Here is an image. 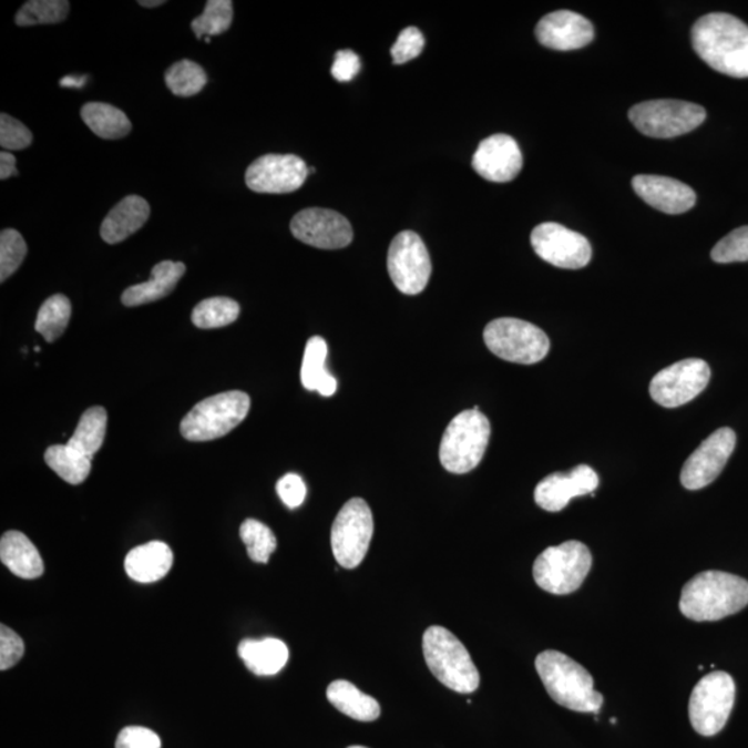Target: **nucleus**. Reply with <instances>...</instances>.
I'll use <instances>...</instances> for the list:
<instances>
[{
  "label": "nucleus",
  "mask_w": 748,
  "mask_h": 748,
  "mask_svg": "<svg viewBox=\"0 0 748 748\" xmlns=\"http://www.w3.org/2000/svg\"><path fill=\"white\" fill-rule=\"evenodd\" d=\"M32 143V133L24 124L8 114L0 115V146L4 150H24Z\"/></svg>",
  "instance_id": "ea45409f"
},
{
  "label": "nucleus",
  "mask_w": 748,
  "mask_h": 748,
  "mask_svg": "<svg viewBox=\"0 0 748 748\" xmlns=\"http://www.w3.org/2000/svg\"><path fill=\"white\" fill-rule=\"evenodd\" d=\"M598 488V475L591 465L580 464L568 473H553L536 485L534 498L537 506L546 512H560L571 499L590 495Z\"/></svg>",
  "instance_id": "6ab92c4d"
},
{
  "label": "nucleus",
  "mask_w": 748,
  "mask_h": 748,
  "mask_svg": "<svg viewBox=\"0 0 748 748\" xmlns=\"http://www.w3.org/2000/svg\"><path fill=\"white\" fill-rule=\"evenodd\" d=\"M69 11L66 0H30L16 14L14 21L19 27L55 24L64 21Z\"/></svg>",
  "instance_id": "72a5a7b5"
},
{
  "label": "nucleus",
  "mask_w": 748,
  "mask_h": 748,
  "mask_svg": "<svg viewBox=\"0 0 748 748\" xmlns=\"http://www.w3.org/2000/svg\"><path fill=\"white\" fill-rule=\"evenodd\" d=\"M629 121L643 135L670 139L695 131L707 119L701 105L682 100H650L629 110Z\"/></svg>",
  "instance_id": "9d476101"
},
{
  "label": "nucleus",
  "mask_w": 748,
  "mask_h": 748,
  "mask_svg": "<svg viewBox=\"0 0 748 748\" xmlns=\"http://www.w3.org/2000/svg\"><path fill=\"white\" fill-rule=\"evenodd\" d=\"M327 700L347 717L371 723L380 717L381 708L376 698L365 695L351 682L338 679L327 687Z\"/></svg>",
  "instance_id": "cd10ccee"
},
{
  "label": "nucleus",
  "mask_w": 748,
  "mask_h": 748,
  "mask_svg": "<svg viewBox=\"0 0 748 748\" xmlns=\"http://www.w3.org/2000/svg\"><path fill=\"white\" fill-rule=\"evenodd\" d=\"M327 342L319 336L310 337L305 347L301 381L308 391H318L321 397L335 396L337 380L326 369Z\"/></svg>",
  "instance_id": "c85d7f7f"
},
{
  "label": "nucleus",
  "mask_w": 748,
  "mask_h": 748,
  "mask_svg": "<svg viewBox=\"0 0 748 748\" xmlns=\"http://www.w3.org/2000/svg\"><path fill=\"white\" fill-rule=\"evenodd\" d=\"M423 654L427 665L443 686L462 695L479 689L480 674L468 648L442 626H430L423 635Z\"/></svg>",
  "instance_id": "39448f33"
},
{
  "label": "nucleus",
  "mask_w": 748,
  "mask_h": 748,
  "mask_svg": "<svg viewBox=\"0 0 748 748\" xmlns=\"http://www.w3.org/2000/svg\"><path fill=\"white\" fill-rule=\"evenodd\" d=\"M736 448V432L729 427L714 431L686 459L680 471L682 485L689 491L703 490L723 473Z\"/></svg>",
  "instance_id": "dca6fc26"
},
{
  "label": "nucleus",
  "mask_w": 748,
  "mask_h": 748,
  "mask_svg": "<svg viewBox=\"0 0 748 748\" xmlns=\"http://www.w3.org/2000/svg\"><path fill=\"white\" fill-rule=\"evenodd\" d=\"M240 537L247 547L248 557L255 563H268L271 553L276 551L277 541L274 532L258 520L244 521Z\"/></svg>",
  "instance_id": "f704fd0d"
},
{
  "label": "nucleus",
  "mask_w": 748,
  "mask_h": 748,
  "mask_svg": "<svg viewBox=\"0 0 748 748\" xmlns=\"http://www.w3.org/2000/svg\"><path fill=\"white\" fill-rule=\"evenodd\" d=\"M186 266L174 260H163L154 266L152 279L127 287L121 296L125 307H139L148 303L158 301L175 290L177 281L185 275Z\"/></svg>",
  "instance_id": "393cba45"
},
{
  "label": "nucleus",
  "mask_w": 748,
  "mask_h": 748,
  "mask_svg": "<svg viewBox=\"0 0 748 748\" xmlns=\"http://www.w3.org/2000/svg\"><path fill=\"white\" fill-rule=\"evenodd\" d=\"M591 567L590 547L580 541H567L545 549L536 557L532 574L541 590L552 595H570L584 584Z\"/></svg>",
  "instance_id": "6e6552de"
},
{
  "label": "nucleus",
  "mask_w": 748,
  "mask_h": 748,
  "mask_svg": "<svg viewBox=\"0 0 748 748\" xmlns=\"http://www.w3.org/2000/svg\"><path fill=\"white\" fill-rule=\"evenodd\" d=\"M375 521L369 504L353 498L344 504L331 526V549L344 568L358 567L363 562L373 537Z\"/></svg>",
  "instance_id": "f8f14e48"
},
{
  "label": "nucleus",
  "mask_w": 748,
  "mask_h": 748,
  "mask_svg": "<svg viewBox=\"0 0 748 748\" xmlns=\"http://www.w3.org/2000/svg\"><path fill=\"white\" fill-rule=\"evenodd\" d=\"M471 165L484 180L506 183L513 181L523 168V154L512 136L498 133L479 144Z\"/></svg>",
  "instance_id": "aec40b11"
},
{
  "label": "nucleus",
  "mask_w": 748,
  "mask_h": 748,
  "mask_svg": "<svg viewBox=\"0 0 748 748\" xmlns=\"http://www.w3.org/2000/svg\"><path fill=\"white\" fill-rule=\"evenodd\" d=\"M308 175V166L298 155L266 154L248 166L246 185L255 193L286 194L298 191Z\"/></svg>",
  "instance_id": "f3484780"
},
{
  "label": "nucleus",
  "mask_w": 748,
  "mask_h": 748,
  "mask_svg": "<svg viewBox=\"0 0 748 748\" xmlns=\"http://www.w3.org/2000/svg\"><path fill=\"white\" fill-rule=\"evenodd\" d=\"M748 606V581L724 571H704L682 590L679 608L686 618L706 623L740 613Z\"/></svg>",
  "instance_id": "f03ea898"
},
{
  "label": "nucleus",
  "mask_w": 748,
  "mask_h": 748,
  "mask_svg": "<svg viewBox=\"0 0 748 748\" xmlns=\"http://www.w3.org/2000/svg\"><path fill=\"white\" fill-rule=\"evenodd\" d=\"M423 33L416 27H408L399 33L397 42L391 48L393 63L404 64L418 58L424 49Z\"/></svg>",
  "instance_id": "58836bf2"
},
{
  "label": "nucleus",
  "mask_w": 748,
  "mask_h": 748,
  "mask_svg": "<svg viewBox=\"0 0 748 748\" xmlns=\"http://www.w3.org/2000/svg\"><path fill=\"white\" fill-rule=\"evenodd\" d=\"M160 736L143 726H126L116 737L115 748H161Z\"/></svg>",
  "instance_id": "a19ab883"
},
{
  "label": "nucleus",
  "mask_w": 748,
  "mask_h": 748,
  "mask_svg": "<svg viewBox=\"0 0 748 748\" xmlns=\"http://www.w3.org/2000/svg\"><path fill=\"white\" fill-rule=\"evenodd\" d=\"M150 216V205L141 196L122 198L109 215L105 216L100 235L105 243L116 244L126 240L139 229H142Z\"/></svg>",
  "instance_id": "b1692460"
},
{
  "label": "nucleus",
  "mask_w": 748,
  "mask_h": 748,
  "mask_svg": "<svg viewBox=\"0 0 748 748\" xmlns=\"http://www.w3.org/2000/svg\"><path fill=\"white\" fill-rule=\"evenodd\" d=\"M240 315V305L227 297L204 299L194 307L192 321L198 329H218L232 325Z\"/></svg>",
  "instance_id": "2f4dec72"
},
{
  "label": "nucleus",
  "mask_w": 748,
  "mask_h": 748,
  "mask_svg": "<svg viewBox=\"0 0 748 748\" xmlns=\"http://www.w3.org/2000/svg\"><path fill=\"white\" fill-rule=\"evenodd\" d=\"M164 3V0H155V2H150V0H141V2H139V4L143 6V8H157V6Z\"/></svg>",
  "instance_id": "de8ad7c7"
},
{
  "label": "nucleus",
  "mask_w": 748,
  "mask_h": 748,
  "mask_svg": "<svg viewBox=\"0 0 748 748\" xmlns=\"http://www.w3.org/2000/svg\"><path fill=\"white\" fill-rule=\"evenodd\" d=\"M488 349L498 358L520 365L541 362L551 349L546 332L530 321L499 318L484 329Z\"/></svg>",
  "instance_id": "1a4fd4ad"
},
{
  "label": "nucleus",
  "mask_w": 748,
  "mask_h": 748,
  "mask_svg": "<svg viewBox=\"0 0 748 748\" xmlns=\"http://www.w3.org/2000/svg\"><path fill=\"white\" fill-rule=\"evenodd\" d=\"M531 246L537 257L563 269L584 268L592 258L591 243L581 233L545 222L531 233Z\"/></svg>",
  "instance_id": "2eb2a0df"
},
{
  "label": "nucleus",
  "mask_w": 748,
  "mask_h": 748,
  "mask_svg": "<svg viewBox=\"0 0 748 748\" xmlns=\"http://www.w3.org/2000/svg\"><path fill=\"white\" fill-rule=\"evenodd\" d=\"M537 42L543 47L568 52L585 48L595 38L592 22L570 10H559L542 17L535 28Z\"/></svg>",
  "instance_id": "412c9836"
},
{
  "label": "nucleus",
  "mask_w": 748,
  "mask_h": 748,
  "mask_svg": "<svg viewBox=\"0 0 748 748\" xmlns=\"http://www.w3.org/2000/svg\"><path fill=\"white\" fill-rule=\"evenodd\" d=\"M24 642L9 626H0V669L14 667L24 656Z\"/></svg>",
  "instance_id": "79ce46f5"
},
{
  "label": "nucleus",
  "mask_w": 748,
  "mask_h": 748,
  "mask_svg": "<svg viewBox=\"0 0 748 748\" xmlns=\"http://www.w3.org/2000/svg\"><path fill=\"white\" fill-rule=\"evenodd\" d=\"M276 492L288 509H297L307 498V485L298 474L288 473L277 481Z\"/></svg>",
  "instance_id": "37998d69"
},
{
  "label": "nucleus",
  "mask_w": 748,
  "mask_h": 748,
  "mask_svg": "<svg viewBox=\"0 0 748 748\" xmlns=\"http://www.w3.org/2000/svg\"><path fill=\"white\" fill-rule=\"evenodd\" d=\"M297 240L321 249H338L352 243L353 232L346 216L327 208L299 211L290 224Z\"/></svg>",
  "instance_id": "a211bd4d"
},
{
  "label": "nucleus",
  "mask_w": 748,
  "mask_h": 748,
  "mask_svg": "<svg viewBox=\"0 0 748 748\" xmlns=\"http://www.w3.org/2000/svg\"><path fill=\"white\" fill-rule=\"evenodd\" d=\"M107 431V412L92 407L81 416L74 434L64 445H53L44 452V462L61 480L80 485L91 474L92 458L102 448Z\"/></svg>",
  "instance_id": "20e7f679"
},
{
  "label": "nucleus",
  "mask_w": 748,
  "mask_h": 748,
  "mask_svg": "<svg viewBox=\"0 0 748 748\" xmlns=\"http://www.w3.org/2000/svg\"><path fill=\"white\" fill-rule=\"evenodd\" d=\"M81 116L89 130L105 141L122 139L132 130L124 111L107 103H86L81 110Z\"/></svg>",
  "instance_id": "c756f323"
},
{
  "label": "nucleus",
  "mask_w": 748,
  "mask_h": 748,
  "mask_svg": "<svg viewBox=\"0 0 748 748\" xmlns=\"http://www.w3.org/2000/svg\"><path fill=\"white\" fill-rule=\"evenodd\" d=\"M388 274L399 291L418 296L429 285L431 259L429 249L418 233H399L388 249Z\"/></svg>",
  "instance_id": "ddd939ff"
},
{
  "label": "nucleus",
  "mask_w": 748,
  "mask_h": 748,
  "mask_svg": "<svg viewBox=\"0 0 748 748\" xmlns=\"http://www.w3.org/2000/svg\"><path fill=\"white\" fill-rule=\"evenodd\" d=\"M86 76H65L60 81V86L64 88H82L85 85Z\"/></svg>",
  "instance_id": "49530a36"
},
{
  "label": "nucleus",
  "mask_w": 748,
  "mask_h": 748,
  "mask_svg": "<svg viewBox=\"0 0 748 748\" xmlns=\"http://www.w3.org/2000/svg\"><path fill=\"white\" fill-rule=\"evenodd\" d=\"M17 175L16 157L9 152L0 153V180Z\"/></svg>",
  "instance_id": "a18cd8bd"
},
{
  "label": "nucleus",
  "mask_w": 748,
  "mask_h": 748,
  "mask_svg": "<svg viewBox=\"0 0 748 748\" xmlns=\"http://www.w3.org/2000/svg\"><path fill=\"white\" fill-rule=\"evenodd\" d=\"M348 748H368V747H363V746H351V747H348Z\"/></svg>",
  "instance_id": "09e8293b"
},
{
  "label": "nucleus",
  "mask_w": 748,
  "mask_h": 748,
  "mask_svg": "<svg viewBox=\"0 0 748 748\" xmlns=\"http://www.w3.org/2000/svg\"><path fill=\"white\" fill-rule=\"evenodd\" d=\"M0 559L11 573L22 580H35L43 574L41 553L20 531H8L0 541Z\"/></svg>",
  "instance_id": "a878e982"
},
{
  "label": "nucleus",
  "mask_w": 748,
  "mask_h": 748,
  "mask_svg": "<svg viewBox=\"0 0 748 748\" xmlns=\"http://www.w3.org/2000/svg\"><path fill=\"white\" fill-rule=\"evenodd\" d=\"M711 258L717 264L747 263L748 226L737 227L715 244Z\"/></svg>",
  "instance_id": "4c0bfd02"
},
{
  "label": "nucleus",
  "mask_w": 748,
  "mask_h": 748,
  "mask_svg": "<svg viewBox=\"0 0 748 748\" xmlns=\"http://www.w3.org/2000/svg\"><path fill=\"white\" fill-rule=\"evenodd\" d=\"M490 436V420L480 410L459 413L442 436L440 462L443 469L453 474L474 470L484 458Z\"/></svg>",
  "instance_id": "423d86ee"
},
{
  "label": "nucleus",
  "mask_w": 748,
  "mask_h": 748,
  "mask_svg": "<svg viewBox=\"0 0 748 748\" xmlns=\"http://www.w3.org/2000/svg\"><path fill=\"white\" fill-rule=\"evenodd\" d=\"M230 0H208L204 13L192 21V30L198 39L221 35L229 30L233 21Z\"/></svg>",
  "instance_id": "c9c22d12"
},
{
  "label": "nucleus",
  "mask_w": 748,
  "mask_h": 748,
  "mask_svg": "<svg viewBox=\"0 0 748 748\" xmlns=\"http://www.w3.org/2000/svg\"><path fill=\"white\" fill-rule=\"evenodd\" d=\"M165 83L180 98H191L207 85V74L202 65L192 60H181L165 72Z\"/></svg>",
  "instance_id": "473e14b6"
},
{
  "label": "nucleus",
  "mask_w": 748,
  "mask_h": 748,
  "mask_svg": "<svg viewBox=\"0 0 748 748\" xmlns=\"http://www.w3.org/2000/svg\"><path fill=\"white\" fill-rule=\"evenodd\" d=\"M632 187L643 202L664 214L678 215L695 207L696 193L686 183L659 175H636Z\"/></svg>",
  "instance_id": "4be33fe9"
},
{
  "label": "nucleus",
  "mask_w": 748,
  "mask_h": 748,
  "mask_svg": "<svg viewBox=\"0 0 748 748\" xmlns=\"http://www.w3.org/2000/svg\"><path fill=\"white\" fill-rule=\"evenodd\" d=\"M174 564V553L164 542L153 541L132 549L125 557L127 576L141 584L163 580Z\"/></svg>",
  "instance_id": "5701e85b"
},
{
  "label": "nucleus",
  "mask_w": 748,
  "mask_h": 748,
  "mask_svg": "<svg viewBox=\"0 0 748 748\" xmlns=\"http://www.w3.org/2000/svg\"><path fill=\"white\" fill-rule=\"evenodd\" d=\"M238 657L246 667L258 676H270L286 667L288 648L285 642L275 637L244 639L237 648Z\"/></svg>",
  "instance_id": "bb28decb"
},
{
  "label": "nucleus",
  "mask_w": 748,
  "mask_h": 748,
  "mask_svg": "<svg viewBox=\"0 0 748 748\" xmlns=\"http://www.w3.org/2000/svg\"><path fill=\"white\" fill-rule=\"evenodd\" d=\"M360 71L359 55L352 50H338L335 63L331 65V75L338 82L352 81Z\"/></svg>",
  "instance_id": "c03bdc74"
},
{
  "label": "nucleus",
  "mask_w": 748,
  "mask_h": 748,
  "mask_svg": "<svg viewBox=\"0 0 748 748\" xmlns=\"http://www.w3.org/2000/svg\"><path fill=\"white\" fill-rule=\"evenodd\" d=\"M711 369L706 360L684 359L658 371L650 382V397L664 408H679L706 390Z\"/></svg>",
  "instance_id": "4468645a"
},
{
  "label": "nucleus",
  "mask_w": 748,
  "mask_h": 748,
  "mask_svg": "<svg viewBox=\"0 0 748 748\" xmlns=\"http://www.w3.org/2000/svg\"><path fill=\"white\" fill-rule=\"evenodd\" d=\"M252 408V399L243 391H227L194 404L181 421V434L192 442L213 441L229 434Z\"/></svg>",
  "instance_id": "0eeeda50"
},
{
  "label": "nucleus",
  "mask_w": 748,
  "mask_h": 748,
  "mask_svg": "<svg viewBox=\"0 0 748 748\" xmlns=\"http://www.w3.org/2000/svg\"><path fill=\"white\" fill-rule=\"evenodd\" d=\"M71 303L63 294H54L39 309L35 330L44 340L53 342L63 335L71 319Z\"/></svg>",
  "instance_id": "7c9ffc66"
},
{
  "label": "nucleus",
  "mask_w": 748,
  "mask_h": 748,
  "mask_svg": "<svg viewBox=\"0 0 748 748\" xmlns=\"http://www.w3.org/2000/svg\"><path fill=\"white\" fill-rule=\"evenodd\" d=\"M537 675L549 696L559 706L576 713H598L603 706L602 693L587 670L575 659L556 650H545L535 659Z\"/></svg>",
  "instance_id": "7ed1b4c3"
},
{
  "label": "nucleus",
  "mask_w": 748,
  "mask_h": 748,
  "mask_svg": "<svg viewBox=\"0 0 748 748\" xmlns=\"http://www.w3.org/2000/svg\"><path fill=\"white\" fill-rule=\"evenodd\" d=\"M736 685L724 670L703 676L691 691L689 718L693 729L701 736H715L725 728L734 709Z\"/></svg>",
  "instance_id": "9b49d317"
},
{
  "label": "nucleus",
  "mask_w": 748,
  "mask_h": 748,
  "mask_svg": "<svg viewBox=\"0 0 748 748\" xmlns=\"http://www.w3.org/2000/svg\"><path fill=\"white\" fill-rule=\"evenodd\" d=\"M691 43L704 63L720 74L748 78V25L726 13L703 16L691 28Z\"/></svg>",
  "instance_id": "f257e3e1"
},
{
  "label": "nucleus",
  "mask_w": 748,
  "mask_h": 748,
  "mask_svg": "<svg viewBox=\"0 0 748 748\" xmlns=\"http://www.w3.org/2000/svg\"><path fill=\"white\" fill-rule=\"evenodd\" d=\"M28 253L20 232L4 229L0 233V280L4 281L20 268Z\"/></svg>",
  "instance_id": "e433bc0d"
}]
</instances>
